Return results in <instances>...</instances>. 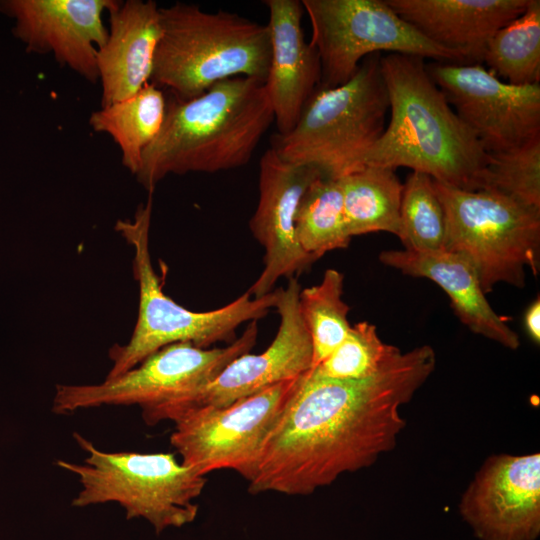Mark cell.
I'll return each instance as SVG.
<instances>
[{"label": "cell", "mask_w": 540, "mask_h": 540, "mask_svg": "<svg viewBox=\"0 0 540 540\" xmlns=\"http://www.w3.org/2000/svg\"><path fill=\"white\" fill-rule=\"evenodd\" d=\"M161 35L151 84L186 101L236 77L265 83L271 40L267 25L237 13L177 2L160 7Z\"/></svg>", "instance_id": "cell-4"}, {"label": "cell", "mask_w": 540, "mask_h": 540, "mask_svg": "<svg viewBox=\"0 0 540 540\" xmlns=\"http://www.w3.org/2000/svg\"><path fill=\"white\" fill-rule=\"evenodd\" d=\"M431 42L481 64L490 39L520 16L529 0H385Z\"/></svg>", "instance_id": "cell-18"}, {"label": "cell", "mask_w": 540, "mask_h": 540, "mask_svg": "<svg viewBox=\"0 0 540 540\" xmlns=\"http://www.w3.org/2000/svg\"><path fill=\"white\" fill-rule=\"evenodd\" d=\"M381 56L365 57L340 86L318 87L295 127L285 135L274 134L270 148L282 160L315 167L330 178L360 169L387 124L389 98Z\"/></svg>", "instance_id": "cell-6"}, {"label": "cell", "mask_w": 540, "mask_h": 540, "mask_svg": "<svg viewBox=\"0 0 540 540\" xmlns=\"http://www.w3.org/2000/svg\"><path fill=\"white\" fill-rule=\"evenodd\" d=\"M427 71L487 153L540 136V84L512 85L481 64L433 62Z\"/></svg>", "instance_id": "cell-12"}, {"label": "cell", "mask_w": 540, "mask_h": 540, "mask_svg": "<svg viewBox=\"0 0 540 540\" xmlns=\"http://www.w3.org/2000/svg\"><path fill=\"white\" fill-rule=\"evenodd\" d=\"M433 182L445 213L444 250L470 262L485 294L498 283L524 287L526 267L539 273L540 210L493 190Z\"/></svg>", "instance_id": "cell-9"}, {"label": "cell", "mask_w": 540, "mask_h": 540, "mask_svg": "<svg viewBox=\"0 0 540 540\" xmlns=\"http://www.w3.org/2000/svg\"><path fill=\"white\" fill-rule=\"evenodd\" d=\"M380 261L403 274L427 278L449 296L460 321L473 333L516 350L519 337L489 304L478 275L470 262L460 254L449 251L415 252L387 250Z\"/></svg>", "instance_id": "cell-20"}, {"label": "cell", "mask_w": 540, "mask_h": 540, "mask_svg": "<svg viewBox=\"0 0 540 540\" xmlns=\"http://www.w3.org/2000/svg\"><path fill=\"white\" fill-rule=\"evenodd\" d=\"M273 122L265 83L252 78L220 81L186 101L166 99L162 128L145 149L136 179L151 194L170 174L244 166Z\"/></svg>", "instance_id": "cell-3"}, {"label": "cell", "mask_w": 540, "mask_h": 540, "mask_svg": "<svg viewBox=\"0 0 540 540\" xmlns=\"http://www.w3.org/2000/svg\"><path fill=\"white\" fill-rule=\"evenodd\" d=\"M397 237L409 251L437 252L445 248L444 209L433 179L425 173L412 171L403 184Z\"/></svg>", "instance_id": "cell-26"}, {"label": "cell", "mask_w": 540, "mask_h": 540, "mask_svg": "<svg viewBox=\"0 0 540 540\" xmlns=\"http://www.w3.org/2000/svg\"><path fill=\"white\" fill-rule=\"evenodd\" d=\"M152 198L140 205L133 219L118 220L115 229L133 248L134 277L139 288L137 321L129 341L115 344L109 350L112 366L106 379L115 378L132 369L159 349L179 342H189L200 348L223 341L236 340L237 328L265 317L275 308L277 289L251 298L247 291L227 305L204 312L187 309L163 291L154 271L149 232Z\"/></svg>", "instance_id": "cell-5"}, {"label": "cell", "mask_w": 540, "mask_h": 540, "mask_svg": "<svg viewBox=\"0 0 540 540\" xmlns=\"http://www.w3.org/2000/svg\"><path fill=\"white\" fill-rule=\"evenodd\" d=\"M319 169L282 160L272 148L259 161V199L250 219L253 237L265 250L264 269L248 289L254 298L273 291L282 278H295L316 261L301 248L295 231L299 202Z\"/></svg>", "instance_id": "cell-15"}, {"label": "cell", "mask_w": 540, "mask_h": 540, "mask_svg": "<svg viewBox=\"0 0 540 540\" xmlns=\"http://www.w3.org/2000/svg\"><path fill=\"white\" fill-rule=\"evenodd\" d=\"M344 276L327 269L318 285L299 293V311L312 344L311 369L325 360L344 340L351 325L349 306L342 299Z\"/></svg>", "instance_id": "cell-25"}, {"label": "cell", "mask_w": 540, "mask_h": 540, "mask_svg": "<svg viewBox=\"0 0 540 540\" xmlns=\"http://www.w3.org/2000/svg\"><path fill=\"white\" fill-rule=\"evenodd\" d=\"M432 347L396 348L364 379L302 374L262 449L253 494L309 495L391 451L406 425L400 408L435 369Z\"/></svg>", "instance_id": "cell-1"}, {"label": "cell", "mask_w": 540, "mask_h": 540, "mask_svg": "<svg viewBox=\"0 0 540 540\" xmlns=\"http://www.w3.org/2000/svg\"><path fill=\"white\" fill-rule=\"evenodd\" d=\"M295 231L301 248L316 261L349 245L340 179L321 175L309 185L298 205Z\"/></svg>", "instance_id": "cell-23"}, {"label": "cell", "mask_w": 540, "mask_h": 540, "mask_svg": "<svg viewBox=\"0 0 540 540\" xmlns=\"http://www.w3.org/2000/svg\"><path fill=\"white\" fill-rule=\"evenodd\" d=\"M117 0H0V12L14 19L13 35L26 51L52 54L88 80H99L97 53L108 36L103 15Z\"/></svg>", "instance_id": "cell-16"}, {"label": "cell", "mask_w": 540, "mask_h": 540, "mask_svg": "<svg viewBox=\"0 0 540 540\" xmlns=\"http://www.w3.org/2000/svg\"><path fill=\"white\" fill-rule=\"evenodd\" d=\"M339 179L351 237L378 231L398 236L403 184L394 169L364 166Z\"/></svg>", "instance_id": "cell-22"}, {"label": "cell", "mask_w": 540, "mask_h": 540, "mask_svg": "<svg viewBox=\"0 0 540 540\" xmlns=\"http://www.w3.org/2000/svg\"><path fill=\"white\" fill-rule=\"evenodd\" d=\"M298 378L275 384L226 407H205L185 413L174 422L170 437L182 457L181 463L203 476L219 469H232L250 482L256 474L266 438Z\"/></svg>", "instance_id": "cell-11"}, {"label": "cell", "mask_w": 540, "mask_h": 540, "mask_svg": "<svg viewBox=\"0 0 540 540\" xmlns=\"http://www.w3.org/2000/svg\"><path fill=\"white\" fill-rule=\"evenodd\" d=\"M108 13V36L97 53L101 107L133 96L150 82L161 35L160 7L152 0L119 1Z\"/></svg>", "instance_id": "cell-19"}, {"label": "cell", "mask_w": 540, "mask_h": 540, "mask_svg": "<svg viewBox=\"0 0 540 540\" xmlns=\"http://www.w3.org/2000/svg\"><path fill=\"white\" fill-rule=\"evenodd\" d=\"M73 436L87 457L82 463L56 461L81 485L72 506L115 502L125 510L126 519L143 518L157 534L195 520L199 509L195 500L206 476L178 462L173 453L106 452L77 432Z\"/></svg>", "instance_id": "cell-7"}, {"label": "cell", "mask_w": 540, "mask_h": 540, "mask_svg": "<svg viewBox=\"0 0 540 540\" xmlns=\"http://www.w3.org/2000/svg\"><path fill=\"white\" fill-rule=\"evenodd\" d=\"M524 326L529 337L537 344L540 342V299L537 297L527 308Z\"/></svg>", "instance_id": "cell-29"}, {"label": "cell", "mask_w": 540, "mask_h": 540, "mask_svg": "<svg viewBox=\"0 0 540 540\" xmlns=\"http://www.w3.org/2000/svg\"><path fill=\"white\" fill-rule=\"evenodd\" d=\"M459 512L480 540H537L540 454L489 457L464 491Z\"/></svg>", "instance_id": "cell-14"}, {"label": "cell", "mask_w": 540, "mask_h": 540, "mask_svg": "<svg viewBox=\"0 0 540 540\" xmlns=\"http://www.w3.org/2000/svg\"><path fill=\"white\" fill-rule=\"evenodd\" d=\"M396 348L380 339L374 324L358 322L350 327L340 345L309 372L333 380L364 379L375 374Z\"/></svg>", "instance_id": "cell-28"}, {"label": "cell", "mask_w": 540, "mask_h": 540, "mask_svg": "<svg viewBox=\"0 0 540 540\" xmlns=\"http://www.w3.org/2000/svg\"><path fill=\"white\" fill-rule=\"evenodd\" d=\"M483 189L540 210V136L511 150L488 153Z\"/></svg>", "instance_id": "cell-27"}, {"label": "cell", "mask_w": 540, "mask_h": 540, "mask_svg": "<svg viewBox=\"0 0 540 540\" xmlns=\"http://www.w3.org/2000/svg\"><path fill=\"white\" fill-rule=\"evenodd\" d=\"M311 45L321 66L320 88L346 83L361 61L375 53H399L437 62L464 64L462 58L419 33L385 0H302Z\"/></svg>", "instance_id": "cell-10"}, {"label": "cell", "mask_w": 540, "mask_h": 540, "mask_svg": "<svg viewBox=\"0 0 540 540\" xmlns=\"http://www.w3.org/2000/svg\"><path fill=\"white\" fill-rule=\"evenodd\" d=\"M271 55L265 86L277 134L289 133L320 85L321 66L315 48L305 39L299 0H266Z\"/></svg>", "instance_id": "cell-17"}, {"label": "cell", "mask_w": 540, "mask_h": 540, "mask_svg": "<svg viewBox=\"0 0 540 540\" xmlns=\"http://www.w3.org/2000/svg\"><path fill=\"white\" fill-rule=\"evenodd\" d=\"M165 113L164 93L148 83L133 96L93 112L89 124L95 132L112 137L120 148L123 166L136 175L145 149L162 128Z\"/></svg>", "instance_id": "cell-21"}, {"label": "cell", "mask_w": 540, "mask_h": 540, "mask_svg": "<svg viewBox=\"0 0 540 540\" xmlns=\"http://www.w3.org/2000/svg\"><path fill=\"white\" fill-rule=\"evenodd\" d=\"M488 70L512 85L540 81V1L529 0L524 12L497 31L483 58Z\"/></svg>", "instance_id": "cell-24"}, {"label": "cell", "mask_w": 540, "mask_h": 540, "mask_svg": "<svg viewBox=\"0 0 540 540\" xmlns=\"http://www.w3.org/2000/svg\"><path fill=\"white\" fill-rule=\"evenodd\" d=\"M257 336V321H251L239 338L223 348L173 343L101 383L58 384L52 412L69 415L102 406L136 405L149 426L171 421L175 409L188 395L213 380L232 360L250 352Z\"/></svg>", "instance_id": "cell-8"}, {"label": "cell", "mask_w": 540, "mask_h": 540, "mask_svg": "<svg viewBox=\"0 0 540 540\" xmlns=\"http://www.w3.org/2000/svg\"><path fill=\"white\" fill-rule=\"evenodd\" d=\"M380 64L390 117L361 168L407 167L456 188L482 190L488 153L430 77L424 59L387 53Z\"/></svg>", "instance_id": "cell-2"}, {"label": "cell", "mask_w": 540, "mask_h": 540, "mask_svg": "<svg viewBox=\"0 0 540 540\" xmlns=\"http://www.w3.org/2000/svg\"><path fill=\"white\" fill-rule=\"evenodd\" d=\"M300 290L296 278L289 279L286 288L277 289L275 308L280 325L270 346L260 354L248 352L232 360L178 405L172 422L192 410L226 407L311 369L312 344L299 311Z\"/></svg>", "instance_id": "cell-13"}]
</instances>
